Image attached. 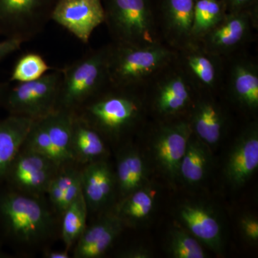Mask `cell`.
Returning a JSON list of instances; mask_svg holds the SVG:
<instances>
[{"mask_svg": "<svg viewBox=\"0 0 258 258\" xmlns=\"http://www.w3.org/2000/svg\"><path fill=\"white\" fill-rule=\"evenodd\" d=\"M227 14L222 0H195L194 8L192 37L200 40Z\"/></svg>", "mask_w": 258, "mask_h": 258, "instance_id": "cell-28", "label": "cell"}, {"mask_svg": "<svg viewBox=\"0 0 258 258\" xmlns=\"http://www.w3.org/2000/svg\"><path fill=\"white\" fill-rule=\"evenodd\" d=\"M176 52V63L198 93L215 95L222 90L225 58L209 52L197 40Z\"/></svg>", "mask_w": 258, "mask_h": 258, "instance_id": "cell-11", "label": "cell"}, {"mask_svg": "<svg viewBox=\"0 0 258 258\" xmlns=\"http://www.w3.org/2000/svg\"><path fill=\"white\" fill-rule=\"evenodd\" d=\"M195 4V0H161L157 7L161 40L176 51L194 41Z\"/></svg>", "mask_w": 258, "mask_h": 258, "instance_id": "cell-16", "label": "cell"}, {"mask_svg": "<svg viewBox=\"0 0 258 258\" xmlns=\"http://www.w3.org/2000/svg\"><path fill=\"white\" fill-rule=\"evenodd\" d=\"M168 249L173 257H206V253L198 239L181 229L171 231Z\"/></svg>", "mask_w": 258, "mask_h": 258, "instance_id": "cell-31", "label": "cell"}, {"mask_svg": "<svg viewBox=\"0 0 258 258\" xmlns=\"http://www.w3.org/2000/svg\"><path fill=\"white\" fill-rule=\"evenodd\" d=\"M222 89L242 109H258V63L245 50L225 58Z\"/></svg>", "mask_w": 258, "mask_h": 258, "instance_id": "cell-13", "label": "cell"}, {"mask_svg": "<svg viewBox=\"0 0 258 258\" xmlns=\"http://www.w3.org/2000/svg\"><path fill=\"white\" fill-rule=\"evenodd\" d=\"M123 220L115 214L106 215L94 225L86 227L74 245V257H101L123 230Z\"/></svg>", "mask_w": 258, "mask_h": 258, "instance_id": "cell-19", "label": "cell"}, {"mask_svg": "<svg viewBox=\"0 0 258 258\" xmlns=\"http://www.w3.org/2000/svg\"><path fill=\"white\" fill-rule=\"evenodd\" d=\"M179 216L194 237L217 250L222 243V228L213 212L203 205L186 204L180 208Z\"/></svg>", "mask_w": 258, "mask_h": 258, "instance_id": "cell-22", "label": "cell"}, {"mask_svg": "<svg viewBox=\"0 0 258 258\" xmlns=\"http://www.w3.org/2000/svg\"><path fill=\"white\" fill-rule=\"evenodd\" d=\"M205 144L194 134L189 139L179 167V175L188 184H198L206 175L209 154Z\"/></svg>", "mask_w": 258, "mask_h": 258, "instance_id": "cell-25", "label": "cell"}, {"mask_svg": "<svg viewBox=\"0 0 258 258\" xmlns=\"http://www.w3.org/2000/svg\"><path fill=\"white\" fill-rule=\"evenodd\" d=\"M59 169L42 154L23 147L12 163L5 181L12 189L39 198L47 192Z\"/></svg>", "mask_w": 258, "mask_h": 258, "instance_id": "cell-12", "label": "cell"}, {"mask_svg": "<svg viewBox=\"0 0 258 258\" xmlns=\"http://www.w3.org/2000/svg\"><path fill=\"white\" fill-rule=\"evenodd\" d=\"M144 93L158 115L175 119L181 118L178 115L185 112L189 113L198 94L176 58L149 83Z\"/></svg>", "mask_w": 258, "mask_h": 258, "instance_id": "cell-7", "label": "cell"}, {"mask_svg": "<svg viewBox=\"0 0 258 258\" xmlns=\"http://www.w3.org/2000/svg\"><path fill=\"white\" fill-rule=\"evenodd\" d=\"M51 20L87 44L94 30L104 23L102 0H58Z\"/></svg>", "mask_w": 258, "mask_h": 258, "instance_id": "cell-14", "label": "cell"}, {"mask_svg": "<svg viewBox=\"0 0 258 258\" xmlns=\"http://www.w3.org/2000/svg\"><path fill=\"white\" fill-rule=\"evenodd\" d=\"M33 120L11 114L0 120V184L5 181L12 163L23 148Z\"/></svg>", "mask_w": 258, "mask_h": 258, "instance_id": "cell-21", "label": "cell"}, {"mask_svg": "<svg viewBox=\"0 0 258 258\" xmlns=\"http://www.w3.org/2000/svg\"><path fill=\"white\" fill-rule=\"evenodd\" d=\"M47 258H69L70 254L68 249L64 250H47L45 254Z\"/></svg>", "mask_w": 258, "mask_h": 258, "instance_id": "cell-36", "label": "cell"}, {"mask_svg": "<svg viewBox=\"0 0 258 258\" xmlns=\"http://www.w3.org/2000/svg\"><path fill=\"white\" fill-rule=\"evenodd\" d=\"M108 45L92 50L61 70L55 110L76 113L110 84Z\"/></svg>", "mask_w": 258, "mask_h": 258, "instance_id": "cell-5", "label": "cell"}, {"mask_svg": "<svg viewBox=\"0 0 258 258\" xmlns=\"http://www.w3.org/2000/svg\"><path fill=\"white\" fill-rule=\"evenodd\" d=\"M144 108V90L119 88L110 83L75 114L100 134L118 137L140 121Z\"/></svg>", "mask_w": 258, "mask_h": 258, "instance_id": "cell-1", "label": "cell"}, {"mask_svg": "<svg viewBox=\"0 0 258 258\" xmlns=\"http://www.w3.org/2000/svg\"><path fill=\"white\" fill-rule=\"evenodd\" d=\"M51 180L47 194L54 210L61 215L82 192L81 171L72 167H61Z\"/></svg>", "mask_w": 258, "mask_h": 258, "instance_id": "cell-24", "label": "cell"}, {"mask_svg": "<svg viewBox=\"0 0 258 258\" xmlns=\"http://www.w3.org/2000/svg\"><path fill=\"white\" fill-rule=\"evenodd\" d=\"M176 52L164 42L147 45L108 44L110 83L117 87L144 90L161 71L174 62Z\"/></svg>", "mask_w": 258, "mask_h": 258, "instance_id": "cell-2", "label": "cell"}, {"mask_svg": "<svg viewBox=\"0 0 258 258\" xmlns=\"http://www.w3.org/2000/svg\"><path fill=\"white\" fill-rule=\"evenodd\" d=\"M145 178V165L142 157L135 152L122 155L117 164L116 180L123 197L140 189Z\"/></svg>", "mask_w": 258, "mask_h": 258, "instance_id": "cell-26", "label": "cell"}, {"mask_svg": "<svg viewBox=\"0 0 258 258\" xmlns=\"http://www.w3.org/2000/svg\"><path fill=\"white\" fill-rule=\"evenodd\" d=\"M54 218L38 197L10 188L0 190V226L5 237L19 244H36L52 232Z\"/></svg>", "mask_w": 258, "mask_h": 258, "instance_id": "cell-3", "label": "cell"}, {"mask_svg": "<svg viewBox=\"0 0 258 258\" xmlns=\"http://www.w3.org/2000/svg\"><path fill=\"white\" fill-rule=\"evenodd\" d=\"M215 96L198 93L186 117L194 135L208 145L220 142L226 123L225 113Z\"/></svg>", "mask_w": 258, "mask_h": 258, "instance_id": "cell-17", "label": "cell"}, {"mask_svg": "<svg viewBox=\"0 0 258 258\" xmlns=\"http://www.w3.org/2000/svg\"><path fill=\"white\" fill-rule=\"evenodd\" d=\"M122 257L130 258H146L149 257L147 251L142 249H131L122 254Z\"/></svg>", "mask_w": 258, "mask_h": 258, "instance_id": "cell-35", "label": "cell"}, {"mask_svg": "<svg viewBox=\"0 0 258 258\" xmlns=\"http://www.w3.org/2000/svg\"><path fill=\"white\" fill-rule=\"evenodd\" d=\"M62 73L55 70L40 79L17 83L8 88L3 101L10 114L38 119L55 111Z\"/></svg>", "mask_w": 258, "mask_h": 258, "instance_id": "cell-8", "label": "cell"}, {"mask_svg": "<svg viewBox=\"0 0 258 258\" xmlns=\"http://www.w3.org/2000/svg\"><path fill=\"white\" fill-rule=\"evenodd\" d=\"M24 42L18 39L6 38L0 41V62L20 50Z\"/></svg>", "mask_w": 258, "mask_h": 258, "instance_id": "cell-33", "label": "cell"}, {"mask_svg": "<svg viewBox=\"0 0 258 258\" xmlns=\"http://www.w3.org/2000/svg\"><path fill=\"white\" fill-rule=\"evenodd\" d=\"M225 5L227 13H237L255 9V0H222Z\"/></svg>", "mask_w": 258, "mask_h": 258, "instance_id": "cell-34", "label": "cell"}, {"mask_svg": "<svg viewBox=\"0 0 258 258\" xmlns=\"http://www.w3.org/2000/svg\"><path fill=\"white\" fill-rule=\"evenodd\" d=\"M88 206L83 193L62 214L61 234L66 249L76 244L86 227Z\"/></svg>", "mask_w": 258, "mask_h": 258, "instance_id": "cell-27", "label": "cell"}, {"mask_svg": "<svg viewBox=\"0 0 258 258\" xmlns=\"http://www.w3.org/2000/svg\"><path fill=\"white\" fill-rule=\"evenodd\" d=\"M258 167V128L249 125L236 142L226 163L225 174L231 184L242 186Z\"/></svg>", "mask_w": 258, "mask_h": 258, "instance_id": "cell-18", "label": "cell"}, {"mask_svg": "<svg viewBox=\"0 0 258 258\" xmlns=\"http://www.w3.org/2000/svg\"><path fill=\"white\" fill-rule=\"evenodd\" d=\"M154 195L147 189H139L125 197L116 215L123 220H139L145 218L154 207Z\"/></svg>", "mask_w": 258, "mask_h": 258, "instance_id": "cell-29", "label": "cell"}, {"mask_svg": "<svg viewBox=\"0 0 258 258\" xmlns=\"http://www.w3.org/2000/svg\"><path fill=\"white\" fill-rule=\"evenodd\" d=\"M241 228L248 240L256 242L258 240V222L253 217H246L241 220Z\"/></svg>", "mask_w": 258, "mask_h": 258, "instance_id": "cell-32", "label": "cell"}, {"mask_svg": "<svg viewBox=\"0 0 258 258\" xmlns=\"http://www.w3.org/2000/svg\"><path fill=\"white\" fill-rule=\"evenodd\" d=\"M52 69L40 54L26 52L15 63L10 76V81L16 83L35 81Z\"/></svg>", "mask_w": 258, "mask_h": 258, "instance_id": "cell-30", "label": "cell"}, {"mask_svg": "<svg viewBox=\"0 0 258 258\" xmlns=\"http://www.w3.org/2000/svg\"><path fill=\"white\" fill-rule=\"evenodd\" d=\"M257 25V8L227 13L216 26L198 41L209 52L227 58L244 50Z\"/></svg>", "mask_w": 258, "mask_h": 258, "instance_id": "cell-10", "label": "cell"}, {"mask_svg": "<svg viewBox=\"0 0 258 258\" xmlns=\"http://www.w3.org/2000/svg\"><path fill=\"white\" fill-rule=\"evenodd\" d=\"M192 129L186 118L164 121L154 138V155L161 169L169 177L179 176L180 162L184 157Z\"/></svg>", "mask_w": 258, "mask_h": 258, "instance_id": "cell-15", "label": "cell"}, {"mask_svg": "<svg viewBox=\"0 0 258 258\" xmlns=\"http://www.w3.org/2000/svg\"><path fill=\"white\" fill-rule=\"evenodd\" d=\"M71 149L74 161L87 164L99 160L106 154V147L101 134L79 115L73 119Z\"/></svg>", "mask_w": 258, "mask_h": 258, "instance_id": "cell-23", "label": "cell"}, {"mask_svg": "<svg viewBox=\"0 0 258 258\" xmlns=\"http://www.w3.org/2000/svg\"><path fill=\"white\" fill-rule=\"evenodd\" d=\"M102 4L113 43L147 46L163 42L157 7L152 0H102Z\"/></svg>", "mask_w": 258, "mask_h": 258, "instance_id": "cell-4", "label": "cell"}, {"mask_svg": "<svg viewBox=\"0 0 258 258\" xmlns=\"http://www.w3.org/2000/svg\"><path fill=\"white\" fill-rule=\"evenodd\" d=\"M58 0H0V34L30 41L46 28Z\"/></svg>", "mask_w": 258, "mask_h": 258, "instance_id": "cell-9", "label": "cell"}, {"mask_svg": "<svg viewBox=\"0 0 258 258\" xmlns=\"http://www.w3.org/2000/svg\"><path fill=\"white\" fill-rule=\"evenodd\" d=\"M81 181L88 208L97 210L109 201L115 179L106 161L97 160L88 163L81 171Z\"/></svg>", "mask_w": 258, "mask_h": 258, "instance_id": "cell-20", "label": "cell"}, {"mask_svg": "<svg viewBox=\"0 0 258 258\" xmlns=\"http://www.w3.org/2000/svg\"><path fill=\"white\" fill-rule=\"evenodd\" d=\"M74 113L55 110L34 120L23 147L31 149L62 167L74 161L71 149Z\"/></svg>", "mask_w": 258, "mask_h": 258, "instance_id": "cell-6", "label": "cell"}, {"mask_svg": "<svg viewBox=\"0 0 258 258\" xmlns=\"http://www.w3.org/2000/svg\"><path fill=\"white\" fill-rule=\"evenodd\" d=\"M8 85L7 83H2L0 84V104L3 103L5 95H6L7 91L8 90Z\"/></svg>", "mask_w": 258, "mask_h": 258, "instance_id": "cell-37", "label": "cell"}]
</instances>
